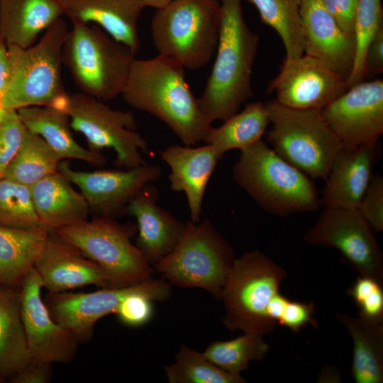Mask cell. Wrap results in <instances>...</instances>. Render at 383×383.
I'll use <instances>...</instances> for the list:
<instances>
[{
	"label": "cell",
	"mask_w": 383,
	"mask_h": 383,
	"mask_svg": "<svg viewBox=\"0 0 383 383\" xmlns=\"http://www.w3.org/2000/svg\"><path fill=\"white\" fill-rule=\"evenodd\" d=\"M304 52L330 65L346 81L355 55V37L345 33L321 0H301Z\"/></svg>",
	"instance_id": "cell-19"
},
{
	"label": "cell",
	"mask_w": 383,
	"mask_h": 383,
	"mask_svg": "<svg viewBox=\"0 0 383 383\" xmlns=\"http://www.w3.org/2000/svg\"><path fill=\"white\" fill-rule=\"evenodd\" d=\"M336 318L348 330L353 342L351 373L355 382L382 383L383 322L343 313H337Z\"/></svg>",
	"instance_id": "cell-29"
},
{
	"label": "cell",
	"mask_w": 383,
	"mask_h": 383,
	"mask_svg": "<svg viewBox=\"0 0 383 383\" xmlns=\"http://www.w3.org/2000/svg\"><path fill=\"white\" fill-rule=\"evenodd\" d=\"M383 71V26L371 40L367 48L365 61V75L379 74Z\"/></svg>",
	"instance_id": "cell-43"
},
{
	"label": "cell",
	"mask_w": 383,
	"mask_h": 383,
	"mask_svg": "<svg viewBox=\"0 0 383 383\" xmlns=\"http://www.w3.org/2000/svg\"><path fill=\"white\" fill-rule=\"evenodd\" d=\"M233 179L263 210L272 215L316 210L320 197L312 178L260 140L240 150Z\"/></svg>",
	"instance_id": "cell-3"
},
{
	"label": "cell",
	"mask_w": 383,
	"mask_h": 383,
	"mask_svg": "<svg viewBox=\"0 0 383 383\" xmlns=\"http://www.w3.org/2000/svg\"><path fill=\"white\" fill-rule=\"evenodd\" d=\"M271 128L268 145L287 162L312 179H325L343 145L321 109H296L276 100L265 103Z\"/></svg>",
	"instance_id": "cell-8"
},
{
	"label": "cell",
	"mask_w": 383,
	"mask_h": 383,
	"mask_svg": "<svg viewBox=\"0 0 383 383\" xmlns=\"http://www.w3.org/2000/svg\"><path fill=\"white\" fill-rule=\"evenodd\" d=\"M160 154L170 167L169 179L172 190L185 194L191 221L199 222L206 188L219 157L209 144L200 147L173 145Z\"/></svg>",
	"instance_id": "cell-22"
},
{
	"label": "cell",
	"mask_w": 383,
	"mask_h": 383,
	"mask_svg": "<svg viewBox=\"0 0 383 383\" xmlns=\"http://www.w3.org/2000/svg\"><path fill=\"white\" fill-rule=\"evenodd\" d=\"M0 382H1V380L0 379Z\"/></svg>",
	"instance_id": "cell-47"
},
{
	"label": "cell",
	"mask_w": 383,
	"mask_h": 383,
	"mask_svg": "<svg viewBox=\"0 0 383 383\" xmlns=\"http://www.w3.org/2000/svg\"><path fill=\"white\" fill-rule=\"evenodd\" d=\"M34 268L40 277L43 287L52 293L91 284L101 288L116 287L99 265L52 231L49 233Z\"/></svg>",
	"instance_id": "cell-18"
},
{
	"label": "cell",
	"mask_w": 383,
	"mask_h": 383,
	"mask_svg": "<svg viewBox=\"0 0 383 383\" xmlns=\"http://www.w3.org/2000/svg\"><path fill=\"white\" fill-rule=\"evenodd\" d=\"M30 361L20 288L0 285V379H10Z\"/></svg>",
	"instance_id": "cell-27"
},
{
	"label": "cell",
	"mask_w": 383,
	"mask_h": 383,
	"mask_svg": "<svg viewBox=\"0 0 383 383\" xmlns=\"http://www.w3.org/2000/svg\"><path fill=\"white\" fill-rule=\"evenodd\" d=\"M221 21L215 60L198 98L207 120L225 121L252 96L251 76L259 36L247 25L241 0H219Z\"/></svg>",
	"instance_id": "cell-2"
},
{
	"label": "cell",
	"mask_w": 383,
	"mask_h": 383,
	"mask_svg": "<svg viewBox=\"0 0 383 383\" xmlns=\"http://www.w3.org/2000/svg\"><path fill=\"white\" fill-rule=\"evenodd\" d=\"M340 28L354 36V26L359 0H321Z\"/></svg>",
	"instance_id": "cell-41"
},
{
	"label": "cell",
	"mask_w": 383,
	"mask_h": 383,
	"mask_svg": "<svg viewBox=\"0 0 383 383\" xmlns=\"http://www.w3.org/2000/svg\"><path fill=\"white\" fill-rule=\"evenodd\" d=\"M9 57L7 45L0 40V93H2L8 79Z\"/></svg>",
	"instance_id": "cell-44"
},
{
	"label": "cell",
	"mask_w": 383,
	"mask_h": 383,
	"mask_svg": "<svg viewBox=\"0 0 383 383\" xmlns=\"http://www.w3.org/2000/svg\"><path fill=\"white\" fill-rule=\"evenodd\" d=\"M51 364L30 360L9 380L13 383H46L51 377Z\"/></svg>",
	"instance_id": "cell-42"
},
{
	"label": "cell",
	"mask_w": 383,
	"mask_h": 383,
	"mask_svg": "<svg viewBox=\"0 0 383 383\" xmlns=\"http://www.w3.org/2000/svg\"><path fill=\"white\" fill-rule=\"evenodd\" d=\"M42 287L35 268L26 276L20 287L21 316L30 360L66 364L74 357L79 342L52 318L41 298Z\"/></svg>",
	"instance_id": "cell-16"
},
{
	"label": "cell",
	"mask_w": 383,
	"mask_h": 383,
	"mask_svg": "<svg viewBox=\"0 0 383 383\" xmlns=\"http://www.w3.org/2000/svg\"><path fill=\"white\" fill-rule=\"evenodd\" d=\"M343 148L378 142L383 134V81L360 82L321 110Z\"/></svg>",
	"instance_id": "cell-13"
},
{
	"label": "cell",
	"mask_w": 383,
	"mask_h": 383,
	"mask_svg": "<svg viewBox=\"0 0 383 383\" xmlns=\"http://www.w3.org/2000/svg\"><path fill=\"white\" fill-rule=\"evenodd\" d=\"M314 311L313 301L306 303L288 299L277 323L294 333H299L308 325L316 328L318 322L313 317Z\"/></svg>",
	"instance_id": "cell-40"
},
{
	"label": "cell",
	"mask_w": 383,
	"mask_h": 383,
	"mask_svg": "<svg viewBox=\"0 0 383 383\" xmlns=\"http://www.w3.org/2000/svg\"><path fill=\"white\" fill-rule=\"evenodd\" d=\"M61 161L43 138L26 128L20 148L4 178L30 187L58 171Z\"/></svg>",
	"instance_id": "cell-31"
},
{
	"label": "cell",
	"mask_w": 383,
	"mask_h": 383,
	"mask_svg": "<svg viewBox=\"0 0 383 383\" xmlns=\"http://www.w3.org/2000/svg\"><path fill=\"white\" fill-rule=\"evenodd\" d=\"M58 171L79 188L89 208L112 218L126 213L131 199L161 175L160 166L148 163L124 170L84 172L74 170L67 162L61 161Z\"/></svg>",
	"instance_id": "cell-15"
},
{
	"label": "cell",
	"mask_w": 383,
	"mask_h": 383,
	"mask_svg": "<svg viewBox=\"0 0 383 383\" xmlns=\"http://www.w3.org/2000/svg\"><path fill=\"white\" fill-rule=\"evenodd\" d=\"M382 26L381 0H359L354 26L355 55L353 70L346 81L348 88L363 80L367 48Z\"/></svg>",
	"instance_id": "cell-36"
},
{
	"label": "cell",
	"mask_w": 383,
	"mask_h": 383,
	"mask_svg": "<svg viewBox=\"0 0 383 383\" xmlns=\"http://www.w3.org/2000/svg\"><path fill=\"white\" fill-rule=\"evenodd\" d=\"M220 18L219 0H172L152 18L154 46L186 69H200L216 52Z\"/></svg>",
	"instance_id": "cell-6"
},
{
	"label": "cell",
	"mask_w": 383,
	"mask_h": 383,
	"mask_svg": "<svg viewBox=\"0 0 383 383\" xmlns=\"http://www.w3.org/2000/svg\"><path fill=\"white\" fill-rule=\"evenodd\" d=\"M184 67L158 54L135 59L121 95L133 108L165 123L184 145L204 140L211 123L185 79Z\"/></svg>",
	"instance_id": "cell-1"
},
{
	"label": "cell",
	"mask_w": 383,
	"mask_h": 383,
	"mask_svg": "<svg viewBox=\"0 0 383 383\" xmlns=\"http://www.w3.org/2000/svg\"><path fill=\"white\" fill-rule=\"evenodd\" d=\"M170 383H243L241 375L232 374L211 362L203 353L185 345L179 348L174 363L165 366Z\"/></svg>",
	"instance_id": "cell-34"
},
{
	"label": "cell",
	"mask_w": 383,
	"mask_h": 383,
	"mask_svg": "<svg viewBox=\"0 0 383 383\" xmlns=\"http://www.w3.org/2000/svg\"><path fill=\"white\" fill-rule=\"evenodd\" d=\"M375 232L383 231V178L373 175L357 209Z\"/></svg>",
	"instance_id": "cell-39"
},
{
	"label": "cell",
	"mask_w": 383,
	"mask_h": 383,
	"mask_svg": "<svg viewBox=\"0 0 383 383\" xmlns=\"http://www.w3.org/2000/svg\"><path fill=\"white\" fill-rule=\"evenodd\" d=\"M0 226L50 231L34 210L30 187L6 178L0 179Z\"/></svg>",
	"instance_id": "cell-35"
},
{
	"label": "cell",
	"mask_w": 383,
	"mask_h": 383,
	"mask_svg": "<svg viewBox=\"0 0 383 383\" xmlns=\"http://www.w3.org/2000/svg\"><path fill=\"white\" fill-rule=\"evenodd\" d=\"M145 7L162 9L169 4L172 0H143Z\"/></svg>",
	"instance_id": "cell-45"
},
{
	"label": "cell",
	"mask_w": 383,
	"mask_h": 383,
	"mask_svg": "<svg viewBox=\"0 0 383 383\" xmlns=\"http://www.w3.org/2000/svg\"><path fill=\"white\" fill-rule=\"evenodd\" d=\"M50 232L0 226V285L20 288Z\"/></svg>",
	"instance_id": "cell-28"
},
{
	"label": "cell",
	"mask_w": 383,
	"mask_h": 383,
	"mask_svg": "<svg viewBox=\"0 0 383 383\" xmlns=\"http://www.w3.org/2000/svg\"><path fill=\"white\" fill-rule=\"evenodd\" d=\"M1 94L2 93H0V122L1 121V119L3 118L4 117V115L6 112V109L4 107L3 104H2V101H1Z\"/></svg>",
	"instance_id": "cell-46"
},
{
	"label": "cell",
	"mask_w": 383,
	"mask_h": 383,
	"mask_svg": "<svg viewBox=\"0 0 383 383\" xmlns=\"http://www.w3.org/2000/svg\"><path fill=\"white\" fill-rule=\"evenodd\" d=\"M346 79L325 62L305 54L283 60L267 91L279 104L296 109H322L343 94Z\"/></svg>",
	"instance_id": "cell-14"
},
{
	"label": "cell",
	"mask_w": 383,
	"mask_h": 383,
	"mask_svg": "<svg viewBox=\"0 0 383 383\" xmlns=\"http://www.w3.org/2000/svg\"><path fill=\"white\" fill-rule=\"evenodd\" d=\"M157 199V189L148 184L126 207V213L135 217L137 222L135 245L153 265L174 248L185 224L160 206Z\"/></svg>",
	"instance_id": "cell-21"
},
{
	"label": "cell",
	"mask_w": 383,
	"mask_h": 383,
	"mask_svg": "<svg viewBox=\"0 0 383 383\" xmlns=\"http://www.w3.org/2000/svg\"><path fill=\"white\" fill-rule=\"evenodd\" d=\"M17 111L25 127L43 138L61 160H79L96 167L106 164V158L102 153L85 148L75 140L69 116L64 111L33 106Z\"/></svg>",
	"instance_id": "cell-26"
},
{
	"label": "cell",
	"mask_w": 383,
	"mask_h": 383,
	"mask_svg": "<svg viewBox=\"0 0 383 383\" xmlns=\"http://www.w3.org/2000/svg\"><path fill=\"white\" fill-rule=\"evenodd\" d=\"M235 259L231 245L209 220L190 221L174 248L154 267L170 284L203 289L220 299Z\"/></svg>",
	"instance_id": "cell-9"
},
{
	"label": "cell",
	"mask_w": 383,
	"mask_h": 383,
	"mask_svg": "<svg viewBox=\"0 0 383 383\" xmlns=\"http://www.w3.org/2000/svg\"><path fill=\"white\" fill-rule=\"evenodd\" d=\"M310 245L333 247L360 275L383 282V257L374 231L357 209L324 207L304 235Z\"/></svg>",
	"instance_id": "cell-12"
},
{
	"label": "cell",
	"mask_w": 383,
	"mask_h": 383,
	"mask_svg": "<svg viewBox=\"0 0 383 383\" xmlns=\"http://www.w3.org/2000/svg\"><path fill=\"white\" fill-rule=\"evenodd\" d=\"M259 12L261 21L272 28L284 45L286 57L296 58L304 52L301 0H248Z\"/></svg>",
	"instance_id": "cell-32"
},
{
	"label": "cell",
	"mask_w": 383,
	"mask_h": 383,
	"mask_svg": "<svg viewBox=\"0 0 383 383\" xmlns=\"http://www.w3.org/2000/svg\"><path fill=\"white\" fill-rule=\"evenodd\" d=\"M60 239L99 265L116 287L151 277L150 263L131 242L137 231L132 223L121 224L100 216L52 231Z\"/></svg>",
	"instance_id": "cell-10"
},
{
	"label": "cell",
	"mask_w": 383,
	"mask_h": 383,
	"mask_svg": "<svg viewBox=\"0 0 383 383\" xmlns=\"http://www.w3.org/2000/svg\"><path fill=\"white\" fill-rule=\"evenodd\" d=\"M62 14L72 23H93L137 52L140 41L139 16L143 0H58Z\"/></svg>",
	"instance_id": "cell-23"
},
{
	"label": "cell",
	"mask_w": 383,
	"mask_h": 383,
	"mask_svg": "<svg viewBox=\"0 0 383 383\" xmlns=\"http://www.w3.org/2000/svg\"><path fill=\"white\" fill-rule=\"evenodd\" d=\"M358 309L359 316L367 320L383 322L382 282L367 276H359L346 290Z\"/></svg>",
	"instance_id": "cell-37"
},
{
	"label": "cell",
	"mask_w": 383,
	"mask_h": 383,
	"mask_svg": "<svg viewBox=\"0 0 383 383\" xmlns=\"http://www.w3.org/2000/svg\"><path fill=\"white\" fill-rule=\"evenodd\" d=\"M67 30L60 17L31 46L8 45L9 76L1 94L6 109L45 106L65 111L68 94L62 79V54Z\"/></svg>",
	"instance_id": "cell-4"
},
{
	"label": "cell",
	"mask_w": 383,
	"mask_h": 383,
	"mask_svg": "<svg viewBox=\"0 0 383 383\" xmlns=\"http://www.w3.org/2000/svg\"><path fill=\"white\" fill-rule=\"evenodd\" d=\"M270 119L265 103L260 101L245 104L217 128L211 127L204 142L216 151L220 159L225 153L242 150L261 140Z\"/></svg>",
	"instance_id": "cell-30"
},
{
	"label": "cell",
	"mask_w": 383,
	"mask_h": 383,
	"mask_svg": "<svg viewBox=\"0 0 383 383\" xmlns=\"http://www.w3.org/2000/svg\"><path fill=\"white\" fill-rule=\"evenodd\" d=\"M62 15L58 0H0V40L30 47Z\"/></svg>",
	"instance_id": "cell-25"
},
{
	"label": "cell",
	"mask_w": 383,
	"mask_h": 383,
	"mask_svg": "<svg viewBox=\"0 0 383 383\" xmlns=\"http://www.w3.org/2000/svg\"><path fill=\"white\" fill-rule=\"evenodd\" d=\"M65 111L71 128L84 136L89 149H113L118 167L131 169L146 163L141 152H148V145L137 131L131 111L113 109L82 92L68 95Z\"/></svg>",
	"instance_id": "cell-11"
},
{
	"label": "cell",
	"mask_w": 383,
	"mask_h": 383,
	"mask_svg": "<svg viewBox=\"0 0 383 383\" xmlns=\"http://www.w3.org/2000/svg\"><path fill=\"white\" fill-rule=\"evenodd\" d=\"M148 279L126 287L102 288L92 292H49L45 303L52 318L78 342H82L91 337L100 318L115 313L121 301L142 289Z\"/></svg>",
	"instance_id": "cell-17"
},
{
	"label": "cell",
	"mask_w": 383,
	"mask_h": 383,
	"mask_svg": "<svg viewBox=\"0 0 383 383\" xmlns=\"http://www.w3.org/2000/svg\"><path fill=\"white\" fill-rule=\"evenodd\" d=\"M378 157L377 143L342 148L335 157L320 204L324 207L357 209L373 177Z\"/></svg>",
	"instance_id": "cell-20"
},
{
	"label": "cell",
	"mask_w": 383,
	"mask_h": 383,
	"mask_svg": "<svg viewBox=\"0 0 383 383\" xmlns=\"http://www.w3.org/2000/svg\"><path fill=\"white\" fill-rule=\"evenodd\" d=\"M25 130L17 110L6 109L0 122V179L17 154Z\"/></svg>",
	"instance_id": "cell-38"
},
{
	"label": "cell",
	"mask_w": 383,
	"mask_h": 383,
	"mask_svg": "<svg viewBox=\"0 0 383 383\" xmlns=\"http://www.w3.org/2000/svg\"><path fill=\"white\" fill-rule=\"evenodd\" d=\"M269 349L263 335L244 333L231 340L213 341L203 353L221 369L232 374L240 375L248 368L251 361L261 360Z\"/></svg>",
	"instance_id": "cell-33"
},
{
	"label": "cell",
	"mask_w": 383,
	"mask_h": 383,
	"mask_svg": "<svg viewBox=\"0 0 383 383\" xmlns=\"http://www.w3.org/2000/svg\"><path fill=\"white\" fill-rule=\"evenodd\" d=\"M59 171L30 187L34 210L50 231L87 219L89 206Z\"/></svg>",
	"instance_id": "cell-24"
},
{
	"label": "cell",
	"mask_w": 383,
	"mask_h": 383,
	"mask_svg": "<svg viewBox=\"0 0 383 383\" xmlns=\"http://www.w3.org/2000/svg\"><path fill=\"white\" fill-rule=\"evenodd\" d=\"M286 275L282 267L258 250L235 258L220 298L226 327L262 335L272 332L276 323L269 309Z\"/></svg>",
	"instance_id": "cell-7"
},
{
	"label": "cell",
	"mask_w": 383,
	"mask_h": 383,
	"mask_svg": "<svg viewBox=\"0 0 383 383\" xmlns=\"http://www.w3.org/2000/svg\"><path fill=\"white\" fill-rule=\"evenodd\" d=\"M72 23L62 57L76 86L101 101L121 94L136 52L97 25Z\"/></svg>",
	"instance_id": "cell-5"
}]
</instances>
